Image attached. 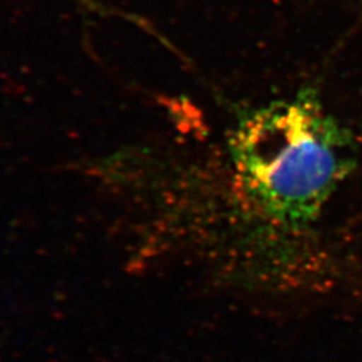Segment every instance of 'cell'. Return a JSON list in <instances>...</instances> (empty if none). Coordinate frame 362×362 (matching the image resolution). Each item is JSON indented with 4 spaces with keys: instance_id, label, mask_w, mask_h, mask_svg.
I'll return each mask as SVG.
<instances>
[{
    "instance_id": "cell-1",
    "label": "cell",
    "mask_w": 362,
    "mask_h": 362,
    "mask_svg": "<svg viewBox=\"0 0 362 362\" xmlns=\"http://www.w3.org/2000/svg\"><path fill=\"white\" fill-rule=\"evenodd\" d=\"M230 149L240 188L285 226L315 219L353 169L346 132L308 93L251 110Z\"/></svg>"
}]
</instances>
